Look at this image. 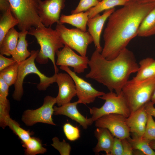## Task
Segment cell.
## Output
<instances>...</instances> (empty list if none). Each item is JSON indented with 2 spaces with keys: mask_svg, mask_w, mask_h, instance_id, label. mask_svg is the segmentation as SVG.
Here are the masks:
<instances>
[{
  "mask_svg": "<svg viewBox=\"0 0 155 155\" xmlns=\"http://www.w3.org/2000/svg\"><path fill=\"white\" fill-rule=\"evenodd\" d=\"M155 7V2L143 3L130 1L115 10L108 18L104 31L102 55L108 60L116 57L137 36L141 23Z\"/></svg>",
  "mask_w": 155,
  "mask_h": 155,
  "instance_id": "1",
  "label": "cell"
},
{
  "mask_svg": "<svg viewBox=\"0 0 155 155\" xmlns=\"http://www.w3.org/2000/svg\"><path fill=\"white\" fill-rule=\"evenodd\" d=\"M88 65L90 70L86 78L102 84L110 91L114 90L117 94L121 92L131 74L137 72L139 68L133 53L127 48L111 60L105 59L96 49Z\"/></svg>",
  "mask_w": 155,
  "mask_h": 155,
  "instance_id": "2",
  "label": "cell"
},
{
  "mask_svg": "<svg viewBox=\"0 0 155 155\" xmlns=\"http://www.w3.org/2000/svg\"><path fill=\"white\" fill-rule=\"evenodd\" d=\"M28 34L34 36L40 46L36 58V61L40 64H45L50 59L53 65L55 73H58L59 69L55 62V55L59 49L63 48L64 45L57 30L43 25L31 27L28 30Z\"/></svg>",
  "mask_w": 155,
  "mask_h": 155,
  "instance_id": "3",
  "label": "cell"
},
{
  "mask_svg": "<svg viewBox=\"0 0 155 155\" xmlns=\"http://www.w3.org/2000/svg\"><path fill=\"white\" fill-rule=\"evenodd\" d=\"M39 50H32L30 56L24 61L19 63L18 75L17 81L14 84V90L12 94L13 98L17 101L21 100L24 93L23 83L25 77L30 73L37 75L40 82L37 88L40 91H44L49 86L56 82L57 73L51 77H48L40 72L36 67L35 60Z\"/></svg>",
  "mask_w": 155,
  "mask_h": 155,
  "instance_id": "4",
  "label": "cell"
},
{
  "mask_svg": "<svg viewBox=\"0 0 155 155\" xmlns=\"http://www.w3.org/2000/svg\"><path fill=\"white\" fill-rule=\"evenodd\" d=\"M155 89V76L140 81L129 80L122 90L131 113L151 100Z\"/></svg>",
  "mask_w": 155,
  "mask_h": 155,
  "instance_id": "5",
  "label": "cell"
},
{
  "mask_svg": "<svg viewBox=\"0 0 155 155\" xmlns=\"http://www.w3.org/2000/svg\"><path fill=\"white\" fill-rule=\"evenodd\" d=\"M12 13L18 20L21 31L43 25L38 14L39 0H8Z\"/></svg>",
  "mask_w": 155,
  "mask_h": 155,
  "instance_id": "6",
  "label": "cell"
},
{
  "mask_svg": "<svg viewBox=\"0 0 155 155\" xmlns=\"http://www.w3.org/2000/svg\"><path fill=\"white\" fill-rule=\"evenodd\" d=\"M98 98L104 100L105 102L100 108H89L92 115L91 118L93 122L101 117L110 114H120L127 117L130 115V109L122 91L119 94L110 91Z\"/></svg>",
  "mask_w": 155,
  "mask_h": 155,
  "instance_id": "7",
  "label": "cell"
},
{
  "mask_svg": "<svg viewBox=\"0 0 155 155\" xmlns=\"http://www.w3.org/2000/svg\"><path fill=\"white\" fill-rule=\"evenodd\" d=\"M57 24L55 29L64 45L75 50L81 56H86L88 46L93 42L88 32L77 28H68L59 22Z\"/></svg>",
  "mask_w": 155,
  "mask_h": 155,
  "instance_id": "8",
  "label": "cell"
},
{
  "mask_svg": "<svg viewBox=\"0 0 155 155\" xmlns=\"http://www.w3.org/2000/svg\"><path fill=\"white\" fill-rule=\"evenodd\" d=\"M56 103V98L46 96L41 106L35 110L25 111L22 115L21 120L28 126H32L38 123L56 125L52 116L54 112L53 106Z\"/></svg>",
  "mask_w": 155,
  "mask_h": 155,
  "instance_id": "9",
  "label": "cell"
},
{
  "mask_svg": "<svg viewBox=\"0 0 155 155\" xmlns=\"http://www.w3.org/2000/svg\"><path fill=\"white\" fill-rule=\"evenodd\" d=\"M127 117L120 114L112 113L104 115L95 122L97 127L106 128L115 137L120 139L130 137V132L127 122Z\"/></svg>",
  "mask_w": 155,
  "mask_h": 155,
  "instance_id": "10",
  "label": "cell"
},
{
  "mask_svg": "<svg viewBox=\"0 0 155 155\" xmlns=\"http://www.w3.org/2000/svg\"><path fill=\"white\" fill-rule=\"evenodd\" d=\"M59 68L69 75L74 81L79 104H86L92 103L96 97L105 94L103 92L96 90L91 84L78 76L76 73L72 71L68 67L60 66Z\"/></svg>",
  "mask_w": 155,
  "mask_h": 155,
  "instance_id": "11",
  "label": "cell"
},
{
  "mask_svg": "<svg viewBox=\"0 0 155 155\" xmlns=\"http://www.w3.org/2000/svg\"><path fill=\"white\" fill-rule=\"evenodd\" d=\"M66 0H39L38 14L42 24L51 27L59 21L60 13L65 6Z\"/></svg>",
  "mask_w": 155,
  "mask_h": 155,
  "instance_id": "12",
  "label": "cell"
},
{
  "mask_svg": "<svg viewBox=\"0 0 155 155\" xmlns=\"http://www.w3.org/2000/svg\"><path fill=\"white\" fill-rule=\"evenodd\" d=\"M57 59V65L70 67L73 68L75 73H83L88 67L89 59L86 56L79 55L72 49L64 46L63 49L56 53Z\"/></svg>",
  "mask_w": 155,
  "mask_h": 155,
  "instance_id": "13",
  "label": "cell"
},
{
  "mask_svg": "<svg viewBox=\"0 0 155 155\" xmlns=\"http://www.w3.org/2000/svg\"><path fill=\"white\" fill-rule=\"evenodd\" d=\"M59 88L58 95L56 97L59 106L70 102L76 95L75 85L71 77L67 73H57L56 82Z\"/></svg>",
  "mask_w": 155,
  "mask_h": 155,
  "instance_id": "14",
  "label": "cell"
},
{
  "mask_svg": "<svg viewBox=\"0 0 155 155\" xmlns=\"http://www.w3.org/2000/svg\"><path fill=\"white\" fill-rule=\"evenodd\" d=\"M115 10V8L107 10L102 15L98 14L88 19L87 24L88 31L93 38L96 49L100 53L102 48L100 44V38L104 25L107 19Z\"/></svg>",
  "mask_w": 155,
  "mask_h": 155,
  "instance_id": "15",
  "label": "cell"
},
{
  "mask_svg": "<svg viewBox=\"0 0 155 155\" xmlns=\"http://www.w3.org/2000/svg\"><path fill=\"white\" fill-rule=\"evenodd\" d=\"M78 104L77 101L73 102H70L60 106H54V114L66 116L78 123L84 129H86L93 122L91 118H87L80 113L77 107Z\"/></svg>",
  "mask_w": 155,
  "mask_h": 155,
  "instance_id": "16",
  "label": "cell"
},
{
  "mask_svg": "<svg viewBox=\"0 0 155 155\" xmlns=\"http://www.w3.org/2000/svg\"><path fill=\"white\" fill-rule=\"evenodd\" d=\"M148 118V114L144 105L130 113L127 117L126 122L130 133H135L143 137Z\"/></svg>",
  "mask_w": 155,
  "mask_h": 155,
  "instance_id": "17",
  "label": "cell"
},
{
  "mask_svg": "<svg viewBox=\"0 0 155 155\" xmlns=\"http://www.w3.org/2000/svg\"><path fill=\"white\" fill-rule=\"evenodd\" d=\"M97 143L93 149L96 153L103 151L107 155H110L114 142V137L107 129L97 127L94 131Z\"/></svg>",
  "mask_w": 155,
  "mask_h": 155,
  "instance_id": "18",
  "label": "cell"
},
{
  "mask_svg": "<svg viewBox=\"0 0 155 155\" xmlns=\"http://www.w3.org/2000/svg\"><path fill=\"white\" fill-rule=\"evenodd\" d=\"M139 65L137 73L132 80L140 81L155 76V59L147 57L141 60Z\"/></svg>",
  "mask_w": 155,
  "mask_h": 155,
  "instance_id": "19",
  "label": "cell"
},
{
  "mask_svg": "<svg viewBox=\"0 0 155 155\" xmlns=\"http://www.w3.org/2000/svg\"><path fill=\"white\" fill-rule=\"evenodd\" d=\"M89 14L88 10L84 12H81L69 15L61 14L59 22L62 24L67 23L71 25L76 28L85 32L86 31Z\"/></svg>",
  "mask_w": 155,
  "mask_h": 155,
  "instance_id": "20",
  "label": "cell"
},
{
  "mask_svg": "<svg viewBox=\"0 0 155 155\" xmlns=\"http://www.w3.org/2000/svg\"><path fill=\"white\" fill-rule=\"evenodd\" d=\"M28 31L25 30L19 32L18 44L11 55L12 58L18 63L25 60L31 55V52L27 49L28 44L26 39Z\"/></svg>",
  "mask_w": 155,
  "mask_h": 155,
  "instance_id": "21",
  "label": "cell"
},
{
  "mask_svg": "<svg viewBox=\"0 0 155 155\" xmlns=\"http://www.w3.org/2000/svg\"><path fill=\"white\" fill-rule=\"evenodd\" d=\"M19 33L14 27L8 32L0 44V54L8 56L11 55L18 44Z\"/></svg>",
  "mask_w": 155,
  "mask_h": 155,
  "instance_id": "22",
  "label": "cell"
},
{
  "mask_svg": "<svg viewBox=\"0 0 155 155\" xmlns=\"http://www.w3.org/2000/svg\"><path fill=\"white\" fill-rule=\"evenodd\" d=\"M155 35V7L146 16L138 28L137 36L146 37Z\"/></svg>",
  "mask_w": 155,
  "mask_h": 155,
  "instance_id": "23",
  "label": "cell"
},
{
  "mask_svg": "<svg viewBox=\"0 0 155 155\" xmlns=\"http://www.w3.org/2000/svg\"><path fill=\"white\" fill-rule=\"evenodd\" d=\"M131 134L132 137H129L127 138L134 151H138L142 155H155V152L149 145L150 141L135 133Z\"/></svg>",
  "mask_w": 155,
  "mask_h": 155,
  "instance_id": "24",
  "label": "cell"
},
{
  "mask_svg": "<svg viewBox=\"0 0 155 155\" xmlns=\"http://www.w3.org/2000/svg\"><path fill=\"white\" fill-rule=\"evenodd\" d=\"M18 23L11 9L1 13L0 19V44L8 32L14 26L18 25Z\"/></svg>",
  "mask_w": 155,
  "mask_h": 155,
  "instance_id": "25",
  "label": "cell"
},
{
  "mask_svg": "<svg viewBox=\"0 0 155 155\" xmlns=\"http://www.w3.org/2000/svg\"><path fill=\"white\" fill-rule=\"evenodd\" d=\"M129 1V0H101L97 5L88 10V18H93L103 11L114 8L115 6H124Z\"/></svg>",
  "mask_w": 155,
  "mask_h": 155,
  "instance_id": "26",
  "label": "cell"
},
{
  "mask_svg": "<svg viewBox=\"0 0 155 155\" xmlns=\"http://www.w3.org/2000/svg\"><path fill=\"white\" fill-rule=\"evenodd\" d=\"M22 143L25 148V154L26 155L44 154L47 151L46 149L43 146L41 140L38 137H31Z\"/></svg>",
  "mask_w": 155,
  "mask_h": 155,
  "instance_id": "27",
  "label": "cell"
},
{
  "mask_svg": "<svg viewBox=\"0 0 155 155\" xmlns=\"http://www.w3.org/2000/svg\"><path fill=\"white\" fill-rule=\"evenodd\" d=\"M19 63L17 62L0 71L1 77L10 86L14 85L18 78Z\"/></svg>",
  "mask_w": 155,
  "mask_h": 155,
  "instance_id": "28",
  "label": "cell"
},
{
  "mask_svg": "<svg viewBox=\"0 0 155 155\" xmlns=\"http://www.w3.org/2000/svg\"><path fill=\"white\" fill-rule=\"evenodd\" d=\"M7 126L21 140L23 143L29 140L33 135V133L29 130H26L22 128L20 124L16 121L12 119L10 117L7 121Z\"/></svg>",
  "mask_w": 155,
  "mask_h": 155,
  "instance_id": "29",
  "label": "cell"
},
{
  "mask_svg": "<svg viewBox=\"0 0 155 155\" xmlns=\"http://www.w3.org/2000/svg\"><path fill=\"white\" fill-rule=\"evenodd\" d=\"M10 105L7 97L0 96V126L3 129L7 126V121L10 117Z\"/></svg>",
  "mask_w": 155,
  "mask_h": 155,
  "instance_id": "30",
  "label": "cell"
},
{
  "mask_svg": "<svg viewBox=\"0 0 155 155\" xmlns=\"http://www.w3.org/2000/svg\"><path fill=\"white\" fill-rule=\"evenodd\" d=\"M63 129L67 138L71 141H75L80 137V130L69 123H66L63 126Z\"/></svg>",
  "mask_w": 155,
  "mask_h": 155,
  "instance_id": "31",
  "label": "cell"
},
{
  "mask_svg": "<svg viewBox=\"0 0 155 155\" xmlns=\"http://www.w3.org/2000/svg\"><path fill=\"white\" fill-rule=\"evenodd\" d=\"M143 137L150 141L155 140V121L152 116L148 114L146 127Z\"/></svg>",
  "mask_w": 155,
  "mask_h": 155,
  "instance_id": "32",
  "label": "cell"
},
{
  "mask_svg": "<svg viewBox=\"0 0 155 155\" xmlns=\"http://www.w3.org/2000/svg\"><path fill=\"white\" fill-rule=\"evenodd\" d=\"M52 141L53 144L51 145L59 151L61 155L70 154L71 150V146L64 140L61 142L58 137H55L52 139Z\"/></svg>",
  "mask_w": 155,
  "mask_h": 155,
  "instance_id": "33",
  "label": "cell"
},
{
  "mask_svg": "<svg viewBox=\"0 0 155 155\" xmlns=\"http://www.w3.org/2000/svg\"><path fill=\"white\" fill-rule=\"evenodd\" d=\"M99 2L98 0H80L77 6L71 11V14L88 11L90 8L97 5Z\"/></svg>",
  "mask_w": 155,
  "mask_h": 155,
  "instance_id": "34",
  "label": "cell"
},
{
  "mask_svg": "<svg viewBox=\"0 0 155 155\" xmlns=\"http://www.w3.org/2000/svg\"><path fill=\"white\" fill-rule=\"evenodd\" d=\"M123 149L121 139L114 137L110 155H123Z\"/></svg>",
  "mask_w": 155,
  "mask_h": 155,
  "instance_id": "35",
  "label": "cell"
},
{
  "mask_svg": "<svg viewBox=\"0 0 155 155\" xmlns=\"http://www.w3.org/2000/svg\"><path fill=\"white\" fill-rule=\"evenodd\" d=\"M123 149V155H134V152L127 138L121 139Z\"/></svg>",
  "mask_w": 155,
  "mask_h": 155,
  "instance_id": "36",
  "label": "cell"
},
{
  "mask_svg": "<svg viewBox=\"0 0 155 155\" xmlns=\"http://www.w3.org/2000/svg\"><path fill=\"white\" fill-rule=\"evenodd\" d=\"M0 54V71L16 62L12 58H9Z\"/></svg>",
  "mask_w": 155,
  "mask_h": 155,
  "instance_id": "37",
  "label": "cell"
},
{
  "mask_svg": "<svg viewBox=\"0 0 155 155\" xmlns=\"http://www.w3.org/2000/svg\"><path fill=\"white\" fill-rule=\"evenodd\" d=\"M9 86L1 77H0V96L7 97L8 95Z\"/></svg>",
  "mask_w": 155,
  "mask_h": 155,
  "instance_id": "38",
  "label": "cell"
},
{
  "mask_svg": "<svg viewBox=\"0 0 155 155\" xmlns=\"http://www.w3.org/2000/svg\"><path fill=\"white\" fill-rule=\"evenodd\" d=\"M154 104L150 100L144 105L147 114L155 117V108Z\"/></svg>",
  "mask_w": 155,
  "mask_h": 155,
  "instance_id": "39",
  "label": "cell"
},
{
  "mask_svg": "<svg viewBox=\"0 0 155 155\" xmlns=\"http://www.w3.org/2000/svg\"><path fill=\"white\" fill-rule=\"evenodd\" d=\"M10 9L11 6L8 0H0V10L1 13Z\"/></svg>",
  "mask_w": 155,
  "mask_h": 155,
  "instance_id": "40",
  "label": "cell"
},
{
  "mask_svg": "<svg viewBox=\"0 0 155 155\" xmlns=\"http://www.w3.org/2000/svg\"><path fill=\"white\" fill-rule=\"evenodd\" d=\"M143 3H148L155 2V0H129Z\"/></svg>",
  "mask_w": 155,
  "mask_h": 155,
  "instance_id": "41",
  "label": "cell"
},
{
  "mask_svg": "<svg viewBox=\"0 0 155 155\" xmlns=\"http://www.w3.org/2000/svg\"><path fill=\"white\" fill-rule=\"evenodd\" d=\"M149 145L152 149L155 150V140L150 141L149 142Z\"/></svg>",
  "mask_w": 155,
  "mask_h": 155,
  "instance_id": "42",
  "label": "cell"
},
{
  "mask_svg": "<svg viewBox=\"0 0 155 155\" xmlns=\"http://www.w3.org/2000/svg\"><path fill=\"white\" fill-rule=\"evenodd\" d=\"M151 101L154 104H155V89L154 92L152 97Z\"/></svg>",
  "mask_w": 155,
  "mask_h": 155,
  "instance_id": "43",
  "label": "cell"
},
{
  "mask_svg": "<svg viewBox=\"0 0 155 155\" xmlns=\"http://www.w3.org/2000/svg\"><path fill=\"white\" fill-rule=\"evenodd\" d=\"M99 1H100L101 0H98Z\"/></svg>",
  "mask_w": 155,
  "mask_h": 155,
  "instance_id": "44",
  "label": "cell"
}]
</instances>
